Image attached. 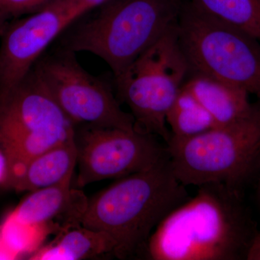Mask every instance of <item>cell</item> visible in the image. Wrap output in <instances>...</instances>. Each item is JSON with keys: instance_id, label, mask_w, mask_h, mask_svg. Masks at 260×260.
<instances>
[{"instance_id": "1", "label": "cell", "mask_w": 260, "mask_h": 260, "mask_svg": "<svg viewBox=\"0 0 260 260\" xmlns=\"http://www.w3.org/2000/svg\"><path fill=\"white\" fill-rule=\"evenodd\" d=\"M191 199L173 210L149 238L153 260H232L245 257L254 229L237 188L198 186Z\"/></svg>"}, {"instance_id": "2", "label": "cell", "mask_w": 260, "mask_h": 260, "mask_svg": "<svg viewBox=\"0 0 260 260\" xmlns=\"http://www.w3.org/2000/svg\"><path fill=\"white\" fill-rule=\"evenodd\" d=\"M185 187L167 156L150 169L121 178L88 200L82 225L112 236L116 257H133L146 248L168 214L188 200Z\"/></svg>"}, {"instance_id": "3", "label": "cell", "mask_w": 260, "mask_h": 260, "mask_svg": "<svg viewBox=\"0 0 260 260\" xmlns=\"http://www.w3.org/2000/svg\"><path fill=\"white\" fill-rule=\"evenodd\" d=\"M184 0H109L64 43L73 52L105 61L114 78L175 26Z\"/></svg>"}, {"instance_id": "4", "label": "cell", "mask_w": 260, "mask_h": 260, "mask_svg": "<svg viewBox=\"0 0 260 260\" xmlns=\"http://www.w3.org/2000/svg\"><path fill=\"white\" fill-rule=\"evenodd\" d=\"M167 144L173 172L184 186L237 188L260 155V104L241 120L191 138L171 137Z\"/></svg>"}, {"instance_id": "5", "label": "cell", "mask_w": 260, "mask_h": 260, "mask_svg": "<svg viewBox=\"0 0 260 260\" xmlns=\"http://www.w3.org/2000/svg\"><path fill=\"white\" fill-rule=\"evenodd\" d=\"M189 73L177 24L114 78L118 98L131 111L136 130L169 143L167 115Z\"/></svg>"}, {"instance_id": "6", "label": "cell", "mask_w": 260, "mask_h": 260, "mask_svg": "<svg viewBox=\"0 0 260 260\" xmlns=\"http://www.w3.org/2000/svg\"><path fill=\"white\" fill-rule=\"evenodd\" d=\"M178 39L190 72L235 85L260 101V43L184 0Z\"/></svg>"}, {"instance_id": "7", "label": "cell", "mask_w": 260, "mask_h": 260, "mask_svg": "<svg viewBox=\"0 0 260 260\" xmlns=\"http://www.w3.org/2000/svg\"><path fill=\"white\" fill-rule=\"evenodd\" d=\"M74 136V124L34 69L0 99V149L9 162L8 182L34 157Z\"/></svg>"}, {"instance_id": "8", "label": "cell", "mask_w": 260, "mask_h": 260, "mask_svg": "<svg viewBox=\"0 0 260 260\" xmlns=\"http://www.w3.org/2000/svg\"><path fill=\"white\" fill-rule=\"evenodd\" d=\"M75 54L64 49L40 58L32 68L65 115L75 126L136 129L110 86L84 69Z\"/></svg>"}, {"instance_id": "9", "label": "cell", "mask_w": 260, "mask_h": 260, "mask_svg": "<svg viewBox=\"0 0 260 260\" xmlns=\"http://www.w3.org/2000/svg\"><path fill=\"white\" fill-rule=\"evenodd\" d=\"M153 136L136 129L75 126L78 174L73 187L119 179L153 167L168 156L167 147Z\"/></svg>"}, {"instance_id": "10", "label": "cell", "mask_w": 260, "mask_h": 260, "mask_svg": "<svg viewBox=\"0 0 260 260\" xmlns=\"http://www.w3.org/2000/svg\"><path fill=\"white\" fill-rule=\"evenodd\" d=\"M80 18L70 0H55L8 22L0 36V99L20 83L46 49Z\"/></svg>"}, {"instance_id": "11", "label": "cell", "mask_w": 260, "mask_h": 260, "mask_svg": "<svg viewBox=\"0 0 260 260\" xmlns=\"http://www.w3.org/2000/svg\"><path fill=\"white\" fill-rule=\"evenodd\" d=\"M72 179L30 191L9 215L20 223L46 225L56 236L81 226L88 200Z\"/></svg>"}, {"instance_id": "12", "label": "cell", "mask_w": 260, "mask_h": 260, "mask_svg": "<svg viewBox=\"0 0 260 260\" xmlns=\"http://www.w3.org/2000/svg\"><path fill=\"white\" fill-rule=\"evenodd\" d=\"M190 77L183 88L194 95L217 126L241 120L254 109L249 94L243 89L200 73H193Z\"/></svg>"}, {"instance_id": "13", "label": "cell", "mask_w": 260, "mask_h": 260, "mask_svg": "<svg viewBox=\"0 0 260 260\" xmlns=\"http://www.w3.org/2000/svg\"><path fill=\"white\" fill-rule=\"evenodd\" d=\"M78 159L75 136L34 157L8 188L34 191L73 178Z\"/></svg>"}, {"instance_id": "14", "label": "cell", "mask_w": 260, "mask_h": 260, "mask_svg": "<svg viewBox=\"0 0 260 260\" xmlns=\"http://www.w3.org/2000/svg\"><path fill=\"white\" fill-rule=\"evenodd\" d=\"M116 243L107 232L81 225L63 233L29 256L30 260H82L114 253Z\"/></svg>"}, {"instance_id": "15", "label": "cell", "mask_w": 260, "mask_h": 260, "mask_svg": "<svg viewBox=\"0 0 260 260\" xmlns=\"http://www.w3.org/2000/svg\"><path fill=\"white\" fill-rule=\"evenodd\" d=\"M202 13L260 43V0H186Z\"/></svg>"}, {"instance_id": "16", "label": "cell", "mask_w": 260, "mask_h": 260, "mask_svg": "<svg viewBox=\"0 0 260 260\" xmlns=\"http://www.w3.org/2000/svg\"><path fill=\"white\" fill-rule=\"evenodd\" d=\"M173 138H187L218 126L194 95L181 88L167 115Z\"/></svg>"}, {"instance_id": "17", "label": "cell", "mask_w": 260, "mask_h": 260, "mask_svg": "<svg viewBox=\"0 0 260 260\" xmlns=\"http://www.w3.org/2000/svg\"><path fill=\"white\" fill-rule=\"evenodd\" d=\"M50 234L46 225L20 223L9 214L0 225L2 241L17 259L31 255L42 247L46 238Z\"/></svg>"}, {"instance_id": "18", "label": "cell", "mask_w": 260, "mask_h": 260, "mask_svg": "<svg viewBox=\"0 0 260 260\" xmlns=\"http://www.w3.org/2000/svg\"><path fill=\"white\" fill-rule=\"evenodd\" d=\"M55 0H0V20L8 23L13 19L32 14Z\"/></svg>"}, {"instance_id": "19", "label": "cell", "mask_w": 260, "mask_h": 260, "mask_svg": "<svg viewBox=\"0 0 260 260\" xmlns=\"http://www.w3.org/2000/svg\"><path fill=\"white\" fill-rule=\"evenodd\" d=\"M245 259L260 260V232L255 233L248 247Z\"/></svg>"}, {"instance_id": "20", "label": "cell", "mask_w": 260, "mask_h": 260, "mask_svg": "<svg viewBox=\"0 0 260 260\" xmlns=\"http://www.w3.org/2000/svg\"><path fill=\"white\" fill-rule=\"evenodd\" d=\"M9 179V162L4 152L0 149V187L6 188Z\"/></svg>"}, {"instance_id": "21", "label": "cell", "mask_w": 260, "mask_h": 260, "mask_svg": "<svg viewBox=\"0 0 260 260\" xmlns=\"http://www.w3.org/2000/svg\"><path fill=\"white\" fill-rule=\"evenodd\" d=\"M73 1L78 9L84 14H86L90 10L102 6L109 0H73Z\"/></svg>"}, {"instance_id": "22", "label": "cell", "mask_w": 260, "mask_h": 260, "mask_svg": "<svg viewBox=\"0 0 260 260\" xmlns=\"http://www.w3.org/2000/svg\"><path fill=\"white\" fill-rule=\"evenodd\" d=\"M16 256L5 245L0 237V259H15Z\"/></svg>"}, {"instance_id": "23", "label": "cell", "mask_w": 260, "mask_h": 260, "mask_svg": "<svg viewBox=\"0 0 260 260\" xmlns=\"http://www.w3.org/2000/svg\"><path fill=\"white\" fill-rule=\"evenodd\" d=\"M7 24H8V23H6V22L0 20V36H1L2 32H3V30H4L5 27L6 26Z\"/></svg>"}, {"instance_id": "24", "label": "cell", "mask_w": 260, "mask_h": 260, "mask_svg": "<svg viewBox=\"0 0 260 260\" xmlns=\"http://www.w3.org/2000/svg\"><path fill=\"white\" fill-rule=\"evenodd\" d=\"M260 165V164H259ZM258 198H259V201L260 203V167H259V181H258Z\"/></svg>"}]
</instances>
